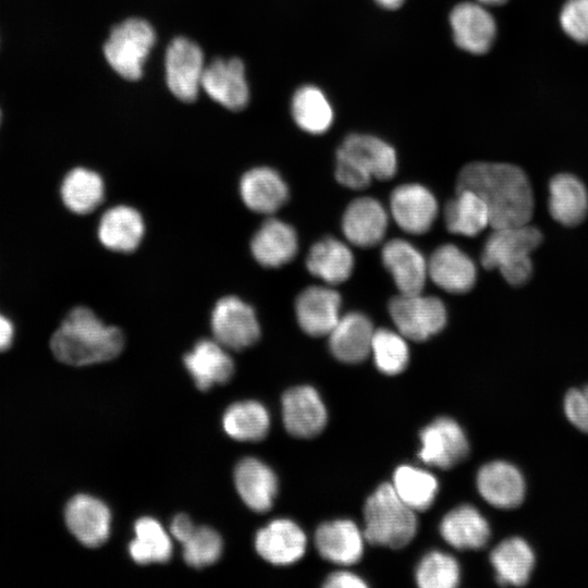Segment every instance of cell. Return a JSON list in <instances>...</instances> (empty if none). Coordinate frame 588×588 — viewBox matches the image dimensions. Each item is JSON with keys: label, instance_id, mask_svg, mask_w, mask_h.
<instances>
[{"label": "cell", "instance_id": "8992f818", "mask_svg": "<svg viewBox=\"0 0 588 588\" xmlns=\"http://www.w3.org/2000/svg\"><path fill=\"white\" fill-rule=\"evenodd\" d=\"M389 315L399 332L408 340L422 342L439 333L446 323V308L436 296L399 294L390 299Z\"/></svg>", "mask_w": 588, "mask_h": 588}, {"label": "cell", "instance_id": "7bdbcfd3", "mask_svg": "<svg viewBox=\"0 0 588 588\" xmlns=\"http://www.w3.org/2000/svg\"><path fill=\"white\" fill-rule=\"evenodd\" d=\"M563 409L576 429L588 433V385L568 390L563 400Z\"/></svg>", "mask_w": 588, "mask_h": 588}, {"label": "cell", "instance_id": "4fadbf2b", "mask_svg": "<svg viewBox=\"0 0 588 588\" xmlns=\"http://www.w3.org/2000/svg\"><path fill=\"white\" fill-rule=\"evenodd\" d=\"M389 216L383 205L370 196L352 200L343 212L341 226L345 238L354 246L370 248L385 235Z\"/></svg>", "mask_w": 588, "mask_h": 588}, {"label": "cell", "instance_id": "44dd1931", "mask_svg": "<svg viewBox=\"0 0 588 588\" xmlns=\"http://www.w3.org/2000/svg\"><path fill=\"white\" fill-rule=\"evenodd\" d=\"M259 555L274 565H290L306 550V536L294 522L275 519L260 529L255 539Z\"/></svg>", "mask_w": 588, "mask_h": 588}, {"label": "cell", "instance_id": "d590c367", "mask_svg": "<svg viewBox=\"0 0 588 588\" xmlns=\"http://www.w3.org/2000/svg\"><path fill=\"white\" fill-rule=\"evenodd\" d=\"M222 422L231 438L238 441H259L268 433L270 418L262 404L243 401L229 406Z\"/></svg>", "mask_w": 588, "mask_h": 588}, {"label": "cell", "instance_id": "277c9868", "mask_svg": "<svg viewBox=\"0 0 588 588\" xmlns=\"http://www.w3.org/2000/svg\"><path fill=\"white\" fill-rule=\"evenodd\" d=\"M541 242V232L528 223L493 229L483 245L481 265L489 270L498 269L509 284L520 286L531 277L529 255Z\"/></svg>", "mask_w": 588, "mask_h": 588}, {"label": "cell", "instance_id": "4316f807", "mask_svg": "<svg viewBox=\"0 0 588 588\" xmlns=\"http://www.w3.org/2000/svg\"><path fill=\"white\" fill-rule=\"evenodd\" d=\"M236 490L244 503L255 512L269 511L278 492L274 473L261 461L242 460L234 470Z\"/></svg>", "mask_w": 588, "mask_h": 588}, {"label": "cell", "instance_id": "836d02e7", "mask_svg": "<svg viewBox=\"0 0 588 588\" xmlns=\"http://www.w3.org/2000/svg\"><path fill=\"white\" fill-rule=\"evenodd\" d=\"M291 111L297 126L314 135L326 133L334 117L327 96L314 85H304L294 93Z\"/></svg>", "mask_w": 588, "mask_h": 588}, {"label": "cell", "instance_id": "f6af8a7d", "mask_svg": "<svg viewBox=\"0 0 588 588\" xmlns=\"http://www.w3.org/2000/svg\"><path fill=\"white\" fill-rule=\"evenodd\" d=\"M366 583L350 572H338L330 575L323 584L327 588H365Z\"/></svg>", "mask_w": 588, "mask_h": 588}, {"label": "cell", "instance_id": "6da1fadb", "mask_svg": "<svg viewBox=\"0 0 588 588\" xmlns=\"http://www.w3.org/2000/svg\"><path fill=\"white\" fill-rule=\"evenodd\" d=\"M456 189H469L486 204L492 229L529 223L534 194L525 172L510 163L475 161L462 168Z\"/></svg>", "mask_w": 588, "mask_h": 588}, {"label": "cell", "instance_id": "681fc988", "mask_svg": "<svg viewBox=\"0 0 588 588\" xmlns=\"http://www.w3.org/2000/svg\"><path fill=\"white\" fill-rule=\"evenodd\" d=\"M477 2L483 5H500L505 3L507 0H476Z\"/></svg>", "mask_w": 588, "mask_h": 588}, {"label": "cell", "instance_id": "f1b7e54d", "mask_svg": "<svg viewBox=\"0 0 588 588\" xmlns=\"http://www.w3.org/2000/svg\"><path fill=\"white\" fill-rule=\"evenodd\" d=\"M306 268L310 274L328 284H340L353 272L354 255L344 242L327 236L309 249Z\"/></svg>", "mask_w": 588, "mask_h": 588}, {"label": "cell", "instance_id": "d6986e66", "mask_svg": "<svg viewBox=\"0 0 588 588\" xmlns=\"http://www.w3.org/2000/svg\"><path fill=\"white\" fill-rule=\"evenodd\" d=\"M65 523L81 543L95 548L103 544L109 537L111 514L102 501L78 494L65 507Z\"/></svg>", "mask_w": 588, "mask_h": 588}, {"label": "cell", "instance_id": "4dcf8cb0", "mask_svg": "<svg viewBox=\"0 0 588 588\" xmlns=\"http://www.w3.org/2000/svg\"><path fill=\"white\" fill-rule=\"evenodd\" d=\"M440 532L448 543L460 550L483 548L491 534L487 519L467 504L453 509L443 517Z\"/></svg>", "mask_w": 588, "mask_h": 588}, {"label": "cell", "instance_id": "484cf974", "mask_svg": "<svg viewBox=\"0 0 588 588\" xmlns=\"http://www.w3.org/2000/svg\"><path fill=\"white\" fill-rule=\"evenodd\" d=\"M315 544L323 559L341 565H352L363 555L364 536L354 522L339 519L317 528Z\"/></svg>", "mask_w": 588, "mask_h": 588}, {"label": "cell", "instance_id": "ee69618b", "mask_svg": "<svg viewBox=\"0 0 588 588\" xmlns=\"http://www.w3.org/2000/svg\"><path fill=\"white\" fill-rule=\"evenodd\" d=\"M335 179L343 186L360 191L371 183V175L345 156L336 152Z\"/></svg>", "mask_w": 588, "mask_h": 588}, {"label": "cell", "instance_id": "f35d334b", "mask_svg": "<svg viewBox=\"0 0 588 588\" xmlns=\"http://www.w3.org/2000/svg\"><path fill=\"white\" fill-rule=\"evenodd\" d=\"M371 353L377 368L385 375L402 372L409 359L405 338L400 332L384 328L375 330Z\"/></svg>", "mask_w": 588, "mask_h": 588}, {"label": "cell", "instance_id": "9c48e42d", "mask_svg": "<svg viewBox=\"0 0 588 588\" xmlns=\"http://www.w3.org/2000/svg\"><path fill=\"white\" fill-rule=\"evenodd\" d=\"M390 212L395 223L406 233L420 235L428 232L438 216V201L426 186L406 183L396 186L390 195Z\"/></svg>", "mask_w": 588, "mask_h": 588}, {"label": "cell", "instance_id": "7402d4cb", "mask_svg": "<svg viewBox=\"0 0 588 588\" xmlns=\"http://www.w3.org/2000/svg\"><path fill=\"white\" fill-rule=\"evenodd\" d=\"M298 238L289 223L269 218L259 226L250 241L255 260L267 268H278L290 262L297 254Z\"/></svg>", "mask_w": 588, "mask_h": 588}, {"label": "cell", "instance_id": "7dc6e473", "mask_svg": "<svg viewBox=\"0 0 588 588\" xmlns=\"http://www.w3.org/2000/svg\"><path fill=\"white\" fill-rule=\"evenodd\" d=\"M13 326L10 320L0 315V352L7 350L13 340Z\"/></svg>", "mask_w": 588, "mask_h": 588}, {"label": "cell", "instance_id": "5b68a950", "mask_svg": "<svg viewBox=\"0 0 588 588\" xmlns=\"http://www.w3.org/2000/svg\"><path fill=\"white\" fill-rule=\"evenodd\" d=\"M155 42V29L147 21L126 19L111 29L103 45V56L120 76L137 81Z\"/></svg>", "mask_w": 588, "mask_h": 588}, {"label": "cell", "instance_id": "ab89813d", "mask_svg": "<svg viewBox=\"0 0 588 588\" xmlns=\"http://www.w3.org/2000/svg\"><path fill=\"white\" fill-rule=\"evenodd\" d=\"M416 581L421 588H453L460 581L457 561L443 552L425 555L416 571Z\"/></svg>", "mask_w": 588, "mask_h": 588}, {"label": "cell", "instance_id": "8d00e7d4", "mask_svg": "<svg viewBox=\"0 0 588 588\" xmlns=\"http://www.w3.org/2000/svg\"><path fill=\"white\" fill-rule=\"evenodd\" d=\"M135 538L128 546L134 562L146 565L164 563L172 554V542L163 527L151 517L139 518L134 526Z\"/></svg>", "mask_w": 588, "mask_h": 588}, {"label": "cell", "instance_id": "83f0119b", "mask_svg": "<svg viewBox=\"0 0 588 588\" xmlns=\"http://www.w3.org/2000/svg\"><path fill=\"white\" fill-rule=\"evenodd\" d=\"M145 232L140 213L130 206H115L107 210L99 222L98 237L108 249L130 253L137 248Z\"/></svg>", "mask_w": 588, "mask_h": 588}, {"label": "cell", "instance_id": "f546056e", "mask_svg": "<svg viewBox=\"0 0 588 588\" xmlns=\"http://www.w3.org/2000/svg\"><path fill=\"white\" fill-rule=\"evenodd\" d=\"M490 562L500 585L524 586L530 579L536 556L530 544L520 537L501 541L491 552Z\"/></svg>", "mask_w": 588, "mask_h": 588}, {"label": "cell", "instance_id": "bcb514c9", "mask_svg": "<svg viewBox=\"0 0 588 588\" xmlns=\"http://www.w3.org/2000/svg\"><path fill=\"white\" fill-rule=\"evenodd\" d=\"M195 527L187 515L180 514L173 518L170 530L172 536L183 543L192 535Z\"/></svg>", "mask_w": 588, "mask_h": 588}, {"label": "cell", "instance_id": "ac0fdd59", "mask_svg": "<svg viewBox=\"0 0 588 588\" xmlns=\"http://www.w3.org/2000/svg\"><path fill=\"white\" fill-rule=\"evenodd\" d=\"M428 277L443 291L463 294L474 287L477 268L460 247L443 244L433 250L428 260Z\"/></svg>", "mask_w": 588, "mask_h": 588}, {"label": "cell", "instance_id": "e575fe53", "mask_svg": "<svg viewBox=\"0 0 588 588\" xmlns=\"http://www.w3.org/2000/svg\"><path fill=\"white\" fill-rule=\"evenodd\" d=\"M105 185L101 176L86 168L71 170L61 184V198L74 213L86 215L102 201Z\"/></svg>", "mask_w": 588, "mask_h": 588}, {"label": "cell", "instance_id": "2e32d148", "mask_svg": "<svg viewBox=\"0 0 588 588\" xmlns=\"http://www.w3.org/2000/svg\"><path fill=\"white\" fill-rule=\"evenodd\" d=\"M381 261L401 294L422 292L428 278V260L412 243L391 238L382 246Z\"/></svg>", "mask_w": 588, "mask_h": 588}, {"label": "cell", "instance_id": "603a6c76", "mask_svg": "<svg viewBox=\"0 0 588 588\" xmlns=\"http://www.w3.org/2000/svg\"><path fill=\"white\" fill-rule=\"evenodd\" d=\"M373 326L370 319L358 311L341 316L329 333V347L332 355L347 364L364 362L371 353Z\"/></svg>", "mask_w": 588, "mask_h": 588}, {"label": "cell", "instance_id": "3957f363", "mask_svg": "<svg viewBox=\"0 0 588 588\" xmlns=\"http://www.w3.org/2000/svg\"><path fill=\"white\" fill-rule=\"evenodd\" d=\"M364 538L371 544L401 549L415 537L417 519L392 483L380 485L364 507Z\"/></svg>", "mask_w": 588, "mask_h": 588}, {"label": "cell", "instance_id": "5bb4252c", "mask_svg": "<svg viewBox=\"0 0 588 588\" xmlns=\"http://www.w3.org/2000/svg\"><path fill=\"white\" fill-rule=\"evenodd\" d=\"M341 296L329 286L311 285L295 299V315L301 329L311 336L329 335L341 315Z\"/></svg>", "mask_w": 588, "mask_h": 588}, {"label": "cell", "instance_id": "60d3db41", "mask_svg": "<svg viewBox=\"0 0 588 588\" xmlns=\"http://www.w3.org/2000/svg\"><path fill=\"white\" fill-rule=\"evenodd\" d=\"M182 546L184 561L196 568L216 563L223 548L220 535L207 526L195 527Z\"/></svg>", "mask_w": 588, "mask_h": 588}, {"label": "cell", "instance_id": "7c38bea8", "mask_svg": "<svg viewBox=\"0 0 588 588\" xmlns=\"http://www.w3.org/2000/svg\"><path fill=\"white\" fill-rule=\"evenodd\" d=\"M201 89L229 110H242L249 99L245 66L241 59H215L206 64Z\"/></svg>", "mask_w": 588, "mask_h": 588}, {"label": "cell", "instance_id": "30bf717a", "mask_svg": "<svg viewBox=\"0 0 588 588\" xmlns=\"http://www.w3.org/2000/svg\"><path fill=\"white\" fill-rule=\"evenodd\" d=\"M421 449L418 457L426 464L449 469L466 458L469 445L461 426L441 417L420 431Z\"/></svg>", "mask_w": 588, "mask_h": 588}, {"label": "cell", "instance_id": "b9f144b4", "mask_svg": "<svg viewBox=\"0 0 588 588\" xmlns=\"http://www.w3.org/2000/svg\"><path fill=\"white\" fill-rule=\"evenodd\" d=\"M560 24L568 37L588 44V0H567L560 13Z\"/></svg>", "mask_w": 588, "mask_h": 588}, {"label": "cell", "instance_id": "8fae6325", "mask_svg": "<svg viewBox=\"0 0 588 588\" xmlns=\"http://www.w3.org/2000/svg\"><path fill=\"white\" fill-rule=\"evenodd\" d=\"M450 25L456 46L473 54L487 52L495 39V21L477 1L457 3L450 13Z\"/></svg>", "mask_w": 588, "mask_h": 588}, {"label": "cell", "instance_id": "9a60e30c", "mask_svg": "<svg viewBox=\"0 0 588 588\" xmlns=\"http://www.w3.org/2000/svg\"><path fill=\"white\" fill-rule=\"evenodd\" d=\"M477 489L490 505L511 510L523 503L526 481L515 465L505 461H493L478 470Z\"/></svg>", "mask_w": 588, "mask_h": 588}, {"label": "cell", "instance_id": "ffe728a7", "mask_svg": "<svg viewBox=\"0 0 588 588\" xmlns=\"http://www.w3.org/2000/svg\"><path fill=\"white\" fill-rule=\"evenodd\" d=\"M336 152L355 162L372 179L390 180L397 170L394 148L373 135L350 134L344 138Z\"/></svg>", "mask_w": 588, "mask_h": 588}, {"label": "cell", "instance_id": "d6a6232c", "mask_svg": "<svg viewBox=\"0 0 588 588\" xmlns=\"http://www.w3.org/2000/svg\"><path fill=\"white\" fill-rule=\"evenodd\" d=\"M443 218L449 232L464 236H476L489 225L485 201L469 189H456V196L444 207Z\"/></svg>", "mask_w": 588, "mask_h": 588}, {"label": "cell", "instance_id": "c3c4849f", "mask_svg": "<svg viewBox=\"0 0 588 588\" xmlns=\"http://www.w3.org/2000/svg\"><path fill=\"white\" fill-rule=\"evenodd\" d=\"M379 5L388 10L399 9L405 0H375Z\"/></svg>", "mask_w": 588, "mask_h": 588}, {"label": "cell", "instance_id": "f907efd6", "mask_svg": "<svg viewBox=\"0 0 588 588\" xmlns=\"http://www.w3.org/2000/svg\"><path fill=\"white\" fill-rule=\"evenodd\" d=\"M0 120H1V112H0Z\"/></svg>", "mask_w": 588, "mask_h": 588}, {"label": "cell", "instance_id": "e0dca14e", "mask_svg": "<svg viewBox=\"0 0 588 588\" xmlns=\"http://www.w3.org/2000/svg\"><path fill=\"white\" fill-rule=\"evenodd\" d=\"M282 412L286 430L298 438L317 436L327 422L324 404L309 385L287 390L282 397Z\"/></svg>", "mask_w": 588, "mask_h": 588}, {"label": "cell", "instance_id": "1f68e13d", "mask_svg": "<svg viewBox=\"0 0 588 588\" xmlns=\"http://www.w3.org/2000/svg\"><path fill=\"white\" fill-rule=\"evenodd\" d=\"M549 212L559 223L574 226L588 213V193L574 175L561 173L549 183Z\"/></svg>", "mask_w": 588, "mask_h": 588}, {"label": "cell", "instance_id": "74e56055", "mask_svg": "<svg viewBox=\"0 0 588 588\" xmlns=\"http://www.w3.org/2000/svg\"><path fill=\"white\" fill-rule=\"evenodd\" d=\"M392 486L399 497L415 512L427 511L438 492V481L432 474L409 465H402L395 469Z\"/></svg>", "mask_w": 588, "mask_h": 588}, {"label": "cell", "instance_id": "cb8c5ba5", "mask_svg": "<svg viewBox=\"0 0 588 588\" xmlns=\"http://www.w3.org/2000/svg\"><path fill=\"white\" fill-rule=\"evenodd\" d=\"M243 203L252 211L271 215L289 198V188L282 176L268 167H257L244 173L240 181Z\"/></svg>", "mask_w": 588, "mask_h": 588}, {"label": "cell", "instance_id": "ba28073f", "mask_svg": "<svg viewBox=\"0 0 588 588\" xmlns=\"http://www.w3.org/2000/svg\"><path fill=\"white\" fill-rule=\"evenodd\" d=\"M210 321L215 340L228 350L242 351L255 344L260 336L254 308L236 296L220 298Z\"/></svg>", "mask_w": 588, "mask_h": 588}, {"label": "cell", "instance_id": "7a4b0ae2", "mask_svg": "<svg viewBox=\"0 0 588 588\" xmlns=\"http://www.w3.org/2000/svg\"><path fill=\"white\" fill-rule=\"evenodd\" d=\"M124 335L105 324L87 307L73 308L52 334L50 347L57 359L71 366H87L115 358L123 350Z\"/></svg>", "mask_w": 588, "mask_h": 588}, {"label": "cell", "instance_id": "d4e9b609", "mask_svg": "<svg viewBox=\"0 0 588 588\" xmlns=\"http://www.w3.org/2000/svg\"><path fill=\"white\" fill-rule=\"evenodd\" d=\"M183 363L201 391L228 382L234 372L233 359L216 340L198 341L193 350L184 355Z\"/></svg>", "mask_w": 588, "mask_h": 588}, {"label": "cell", "instance_id": "52a82bcc", "mask_svg": "<svg viewBox=\"0 0 588 588\" xmlns=\"http://www.w3.org/2000/svg\"><path fill=\"white\" fill-rule=\"evenodd\" d=\"M205 68L203 50L192 39L175 37L168 45L164 53L166 83L179 100L192 102L197 98Z\"/></svg>", "mask_w": 588, "mask_h": 588}]
</instances>
